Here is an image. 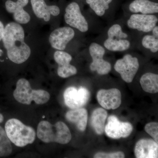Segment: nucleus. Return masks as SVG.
Masks as SVG:
<instances>
[{"instance_id":"nucleus-17","label":"nucleus","mask_w":158,"mask_h":158,"mask_svg":"<svg viewBox=\"0 0 158 158\" xmlns=\"http://www.w3.org/2000/svg\"><path fill=\"white\" fill-rule=\"evenodd\" d=\"M129 9L132 13L155 14L158 12V4L150 0H134L130 4Z\"/></svg>"},{"instance_id":"nucleus-1","label":"nucleus","mask_w":158,"mask_h":158,"mask_svg":"<svg viewBox=\"0 0 158 158\" xmlns=\"http://www.w3.org/2000/svg\"><path fill=\"white\" fill-rule=\"evenodd\" d=\"M25 38L24 30L19 24L10 22L5 26L2 41L8 58L15 64H22L31 56V49Z\"/></svg>"},{"instance_id":"nucleus-31","label":"nucleus","mask_w":158,"mask_h":158,"mask_svg":"<svg viewBox=\"0 0 158 158\" xmlns=\"http://www.w3.org/2000/svg\"><path fill=\"white\" fill-rule=\"evenodd\" d=\"M4 116H3L2 114L0 113V123L2 122L3 120H4Z\"/></svg>"},{"instance_id":"nucleus-2","label":"nucleus","mask_w":158,"mask_h":158,"mask_svg":"<svg viewBox=\"0 0 158 158\" xmlns=\"http://www.w3.org/2000/svg\"><path fill=\"white\" fill-rule=\"evenodd\" d=\"M37 138L44 143H55L65 144L71 140L72 135L67 125L62 121L52 124L42 120L39 123L37 131Z\"/></svg>"},{"instance_id":"nucleus-15","label":"nucleus","mask_w":158,"mask_h":158,"mask_svg":"<svg viewBox=\"0 0 158 158\" xmlns=\"http://www.w3.org/2000/svg\"><path fill=\"white\" fill-rule=\"evenodd\" d=\"M135 155L137 158H158L157 142L152 139L139 140L135 146Z\"/></svg>"},{"instance_id":"nucleus-5","label":"nucleus","mask_w":158,"mask_h":158,"mask_svg":"<svg viewBox=\"0 0 158 158\" xmlns=\"http://www.w3.org/2000/svg\"><path fill=\"white\" fill-rule=\"evenodd\" d=\"M139 68L138 58L130 54L125 55L123 58L118 59L114 65L115 70L120 75L125 82L128 83L133 81Z\"/></svg>"},{"instance_id":"nucleus-3","label":"nucleus","mask_w":158,"mask_h":158,"mask_svg":"<svg viewBox=\"0 0 158 158\" xmlns=\"http://www.w3.org/2000/svg\"><path fill=\"white\" fill-rule=\"evenodd\" d=\"M5 130L11 143L17 147H23L33 144L36 138L34 129L17 118H11L6 122Z\"/></svg>"},{"instance_id":"nucleus-30","label":"nucleus","mask_w":158,"mask_h":158,"mask_svg":"<svg viewBox=\"0 0 158 158\" xmlns=\"http://www.w3.org/2000/svg\"><path fill=\"white\" fill-rule=\"evenodd\" d=\"M153 36H154L156 38L158 37V27L156 26L154 27L153 28L152 31Z\"/></svg>"},{"instance_id":"nucleus-24","label":"nucleus","mask_w":158,"mask_h":158,"mask_svg":"<svg viewBox=\"0 0 158 158\" xmlns=\"http://www.w3.org/2000/svg\"><path fill=\"white\" fill-rule=\"evenodd\" d=\"M108 38L114 40L126 39L128 35L122 31L121 26L118 24H114L109 29L108 31Z\"/></svg>"},{"instance_id":"nucleus-25","label":"nucleus","mask_w":158,"mask_h":158,"mask_svg":"<svg viewBox=\"0 0 158 158\" xmlns=\"http://www.w3.org/2000/svg\"><path fill=\"white\" fill-rule=\"evenodd\" d=\"M142 45L153 53L158 51V39L153 35H145L142 40Z\"/></svg>"},{"instance_id":"nucleus-27","label":"nucleus","mask_w":158,"mask_h":158,"mask_svg":"<svg viewBox=\"0 0 158 158\" xmlns=\"http://www.w3.org/2000/svg\"><path fill=\"white\" fill-rule=\"evenodd\" d=\"M13 15L15 21L19 24H26L31 20V16L25 10Z\"/></svg>"},{"instance_id":"nucleus-6","label":"nucleus","mask_w":158,"mask_h":158,"mask_svg":"<svg viewBox=\"0 0 158 158\" xmlns=\"http://www.w3.org/2000/svg\"><path fill=\"white\" fill-rule=\"evenodd\" d=\"M90 93L87 88L70 87L66 88L63 94L65 105L71 110L84 106L90 98Z\"/></svg>"},{"instance_id":"nucleus-9","label":"nucleus","mask_w":158,"mask_h":158,"mask_svg":"<svg viewBox=\"0 0 158 158\" xmlns=\"http://www.w3.org/2000/svg\"><path fill=\"white\" fill-rule=\"evenodd\" d=\"M132 125L129 122L118 120L116 116H110L105 127V131L108 137L113 139L127 138L132 132Z\"/></svg>"},{"instance_id":"nucleus-8","label":"nucleus","mask_w":158,"mask_h":158,"mask_svg":"<svg viewBox=\"0 0 158 158\" xmlns=\"http://www.w3.org/2000/svg\"><path fill=\"white\" fill-rule=\"evenodd\" d=\"M64 19L68 25L83 33L87 32L89 29L88 23L76 2L70 3L65 8Z\"/></svg>"},{"instance_id":"nucleus-14","label":"nucleus","mask_w":158,"mask_h":158,"mask_svg":"<svg viewBox=\"0 0 158 158\" xmlns=\"http://www.w3.org/2000/svg\"><path fill=\"white\" fill-rule=\"evenodd\" d=\"M31 6L34 14L38 18L44 19L46 22L49 21L51 15L56 16L60 13L58 6H47L44 0H31Z\"/></svg>"},{"instance_id":"nucleus-7","label":"nucleus","mask_w":158,"mask_h":158,"mask_svg":"<svg viewBox=\"0 0 158 158\" xmlns=\"http://www.w3.org/2000/svg\"><path fill=\"white\" fill-rule=\"evenodd\" d=\"M89 53L92 59L90 66V70L96 71L101 75L107 74L111 71V64L103 59L105 50L102 46L96 43L91 44L89 48Z\"/></svg>"},{"instance_id":"nucleus-13","label":"nucleus","mask_w":158,"mask_h":158,"mask_svg":"<svg viewBox=\"0 0 158 158\" xmlns=\"http://www.w3.org/2000/svg\"><path fill=\"white\" fill-rule=\"evenodd\" d=\"M99 104L106 110H116L121 104V93L116 88L99 90L97 94Z\"/></svg>"},{"instance_id":"nucleus-10","label":"nucleus","mask_w":158,"mask_h":158,"mask_svg":"<svg viewBox=\"0 0 158 158\" xmlns=\"http://www.w3.org/2000/svg\"><path fill=\"white\" fill-rule=\"evenodd\" d=\"M74 31L70 27H64L54 30L49 37V42L52 48L57 50L63 51L69 43L75 36Z\"/></svg>"},{"instance_id":"nucleus-4","label":"nucleus","mask_w":158,"mask_h":158,"mask_svg":"<svg viewBox=\"0 0 158 158\" xmlns=\"http://www.w3.org/2000/svg\"><path fill=\"white\" fill-rule=\"evenodd\" d=\"M13 96L16 101L26 105H31L33 101L36 104L44 105L50 98L49 92L42 89H32L29 81L23 78L17 81Z\"/></svg>"},{"instance_id":"nucleus-21","label":"nucleus","mask_w":158,"mask_h":158,"mask_svg":"<svg viewBox=\"0 0 158 158\" xmlns=\"http://www.w3.org/2000/svg\"><path fill=\"white\" fill-rule=\"evenodd\" d=\"M113 0H86V3L89 5L97 15L102 16L105 14L107 10L110 8V5Z\"/></svg>"},{"instance_id":"nucleus-11","label":"nucleus","mask_w":158,"mask_h":158,"mask_svg":"<svg viewBox=\"0 0 158 158\" xmlns=\"http://www.w3.org/2000/svg\"><path fill=\"white\" fill-rule=\"evenodd\" d=\"M157 17L151 14L132 15L127 21L130 28L144 33L151 32L158 22Z\"/></svg>"},{"instance_id":"nucleus-22","label":"nucleus","mask_w":158,"mask_h":158,"mask_svg":"<svg viewBox=\"0 0 158 158\" xmlns=\"http://www.w3.org/2000/svg\"><path fill=\"white\" fill-rule=\"evenodd\" d=\"M12 152L11 141L6 131L0 126V157L8 156Z\"/></svg>"},{"instance_id":"nucleus-19","label":"nucleus","mask_w":158,"mask_h":158,"mask_svg":"<svg viewBox=\"0 0 158 158\" xmlns=\"http://www.w3.org/2000/svg\"><path fill=\"white\" fill-rule=\"evenodd\" d=\"M141 88L145 92L156 93L158 92V75L156 74L147 73L140 79Z\"/></svg>"},{"instance_id":"nucleus-12","label":"nucleus","mask_w":158,"mask_h":158,"mask_svg":"<svg viewBox=\"0 0 158 158\" xmlns=\"http://www.w3.org/2000/svg\"><path fill=\"white\" fill-rule=\"evenodd\" d=\"M54 59L58 65L57 74L60 77L66 78L76 74L77 68L71 65L72 57L63 51L58 50L54 54Z\"/></svg>"},{"instance_id":"nucleus-26","label":"nucleus","mask_w":158,"mask_h":158,"mask_svg":"<svg viewBox=\"0 0 158 158\" xmlns=\"http://www.w3.org/2000/svg\"><path fill=\"white\" fill-rule=\"evenodd\" d=\"M144 130L149 135L151 136L156 142H158V123L151 122L147 123L144 127Z\"/></svg>"},{"instance_id":"nucleus-23","label":"nucleus","mask_w":158,"mask_h":158,"mask_svg":"<svg viewBox=\"0 0 158 158\" xmlns=\"http://www.w3.org/2000/svg\"><path fill=\"white\" fill-rule=\"evenodd\" d=\"M29 0H17L16 2L8 0L5 3L6 11L11 14H14L23 11L24 8L28 4Z\"/></svg>"},{"instance_id":"nucleus-18","label":"nucleus","mask_w":158,"mask_h":158,"mask_svg":"<svg viewBox=\"0 0 158 158\" xmlns=\"http://www.w3.org/2000/svg\"><path fill=\"white\" fill-rule=\"evenodd\" d=\"M107 115V112L102 108H98L92 113L90 122L94 130L98 135H102L103 133Z\"/></svg>"},{"instance_id":"nucleus-16","label":"nucleus","mask_w":158,"mask_h":158,"mask_svg":"<svg viewBox=\"0 0 158 158\" xmlns=\"http://www.w3.org/2000/svg\"><path fill=\"white\" fill-rule=\"evenodd\" d=\"M67 121L75 124L79 131H84L88 122V111L85 108H80L68 111L65 114Z\"/></svg>"},{"instance_id":"nucleus-20","label":"nucleus","mask_w":158,"mask_h":158,"mask_svg":"<svg viewBox=\"0 0 158 158\" xmlns=\"http://www.w3.org/2000/svg\"><path fill=\"white\" fill-rule=\"evenodd\" d=\"M104 44L108 50L112 52H123L127 50L131 46L130 41L127 40H114L108 38L105 40Z\"/></svg>"},{"instance_id":"nucleus-28","label":"nucleus","mask_w":158,"mask_h":158,"mask_svg":"<svg viewBox=\"0 0 158 158\" xmlns=\"http://www.w3.org/2000/svg\"><path fill=\"white\" fill-rule=\"evenodd\" d=\"M125 157L124 153L122 152L110 153L98 152L94 156L95 158H123Z\"/></svg>"},{"instance_id":"nucleus-29","label":"nucleus","mask_w":158,"mask_h":158,"mask_svg":"<svg viewBox=\"0 0 158 158\" xmlns=\"http://www.w3.org/2000/svg\"><path fill=\"white\" fill-rule=\"evenodd\" d=\"M4 29H5V26L3 24V23L0 21V42L2 41V39Z\"/></svg>"}]
</instances>
